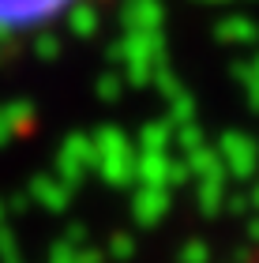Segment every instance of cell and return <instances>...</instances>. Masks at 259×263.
Here are the masks:
<instances>
[{"label":"cell","mask_w":259,"mask_h":263,"mask_svg":"<svg viewBox=\"0 0 259 263\" xmlns=\"http://www.w3.org/2000/svg\"><path fill=\"white\" fill-rule=\"evenodd\" d=\"M90 0H0V30H38L61 23Z\"/></svg>","instance_id":"cell-1"}]
</instances>
